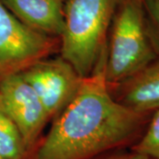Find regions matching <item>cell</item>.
I'll return each mask as SVG.
<instances>
[{
  "mask_svg": "<svg viewBox=\"0 0 159 159\" xmlns=\"http://www.w3.org/2000/svg\"><path fill=\"white\" fill-rule=\"evenodd\" d=\"M106 53L28 159H93L140 139L145 115L111 97L105 80Z\"/></svg>",
  "mask_w": 159,
  "mask_h": 159,
  "instance_id": "cell-1",
  "label": "cell"
},
{
  "mask_svg": "<svg viewBox=\"0 0 159 159\" xmlns=\"http://www.w3.org/2000/svg\"><path fill=\"white\" fill-rule=\"evenodd\" d=\"M121 0H68L64 8L61 57L85 78L106 53L108 32Z\"/></svg>",
  "mask_w": 159,
  "mask_h": 159,
  "instance_id": "cell-2",
  "label": "cell"
},
{
  "mask_svg": "<svg viewBox=\"0 0 159 159\" xmlns=\"http://www.w3.org/2000/svg\"><path fill=\"white\" fill-rule=\"evenodd\" d=\"M105 80L119 85L157 58L149 38L142 0H121L107 39Z\"/></svg>",
  "mask_w": 159,
  "mask_h": 159,
  "instance_id": "cell-3",
  "label": "cell"
},
{
  "mask_svg": "<svg viewBox=\"0 0 159 159\" xmlns=\"http://www.w3.org/2000/svg\"><path fill=\"white\" fill-rule=\"evenodd\" d=\"M53 48L52 37L23 24L0 1V79L45 58Z\"/></svg>",
  "mask_w": 159,
  "mask_h": 159,
  "instance_id": "cell-4",
  "label": "cell"
},
{
  "mask_svg": "<svg viewBox=\"0 0 159 159\" xmlns=\"http://www.w3.org/2000/svg\"><path fill=\"white\" fill-rule=\"evenodd\" d=\"M42 102L50 119H54L68 105L83 78L63 57L43 58L19 73Z\"/></svg>",
  "mask_w": 159,
  "mask_h": 159,
  "instance_id": "cell-5",
  "label": "cell"
},
{
  "mask_svg": "<svg viewBox=\"0 0 159 159\" xmlns=\"http://www.w3.org/2000/svg\"><path fill=\"white\" fill-rule=\"evenodd\" d=\"M0 109L17 126L29 157L50 118L37 95L20 74L0 79Z\"/></svg>",
  "mask_w": 159,
  "mask_h": 159,
  "instance_id": "cell-6",
  "label": "cell"
},
{
  "mask_svg": "<svg viewBox=\"0 0 159 159\" xmlns=\"http://www.w3.org/2000/svg\"><path fill=\"white\" fill-rule=\"evenodd\" d=\"M30 29L48 36L61 37L65 28L63 0H0Z\"/></svg>",
  "mask_w": 159,
  "mask_h": 159,
  "instance_id": "cell-7",
  "label": "cell"
},
{
  "mask_svg": "<svg viewBox=\"0 0 159 159\" xmlns=\"http://www.w3.org/2000/svg\"><path fill=\"white\" fill-rule=\"evenodd\" d=\"M119 85L117 101L144 115L157 111L159 109V57Z\"/></svg>",
  "mask_w": 159,
  "mask_h": 159,
  "instance_id": "cell-8",
  "label": "cell"
},
{
  "mask_svg": "<svg viewBox=\"0 0 159 159\" xmlns=\"http://www.w3.org/2000/svg\"><path fill=\"white\" fill-rule=\"evenodd\" d=\"M0 157L4 159H27L28 152L15 124L0 109Z\"/></svg>",
  "mask_w": 159,
  "mask_h": 159,
  "instance_id": "cell-9",
  "label": "cell"
},
{
  "mask_svg": "<svg viewBox=\"0 0 159 159\" xmlns=\"http://www.w3.org/2000/svg\"><path fill=\"white\" fill-rule=\"evenodd\" d=\"M131 148L150 158L159 159V109L154 113L142 136Z\"/></svg>",
  "mask_w": 159,
  "mask_h": 159,
  "instance_id": "cell-10",
  "label": "cell"
},
{
  "mask_svg": "<svg viewBox=\"0 0 159 159\" xmlns=\"http://www.w3.org/2000/svg\"><path fill=\"white\" fill-rule=\"evenodd\" d=\"M149 38L159 57V0H142Z\"/></svg>",
  "mask_w": 159,
  "mask_h": 159,
  "instance_id": "cell-11",
  "label": "cell"
},
{
  "mask_svg": "<svg viewBox=\"0 0 159 159\" xmlns=\"http://www.w3.org/2000/svg\"><path fill=\"white\" fill-rule=\"evenodd\" d=\"M93 159H152L148 157V156L134 151L131 149L130 152L126 151H120V150H114L111 152L101 155Z\"/></svg>",
  "mask_w": 159,
  "mask_h": 159,
  "instance_id": "cell-12",
  "label": "cell"
},
{
  "mask_svg": "<svg viewBox=\"0 0 159 159\" xmlns=\"http://www.w3.org/2000/svg\"><path fill=\"white\" fill-rule=\"evenodd\" d=\"M0 159H4V158H3V157H0Z\"/></svg>",
  "mask_w": 159,
  "mask_h": 159,
  "instance_id": "cell-13",
  "label": "cell"
}]
</instances>
